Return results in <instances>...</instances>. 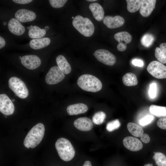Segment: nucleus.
Returning a JSON list of instances; mask_svg holds the SVG:
<instances>
[{
  "instance_id": "obj_1",
  "label": "nucleus",
  "mask_w": 166,
  "mask_h": 166,
  "mask_svg": "<svg viewBox=\"0 0 166 166\" xmlns=\"http://www.w3.org/2000/svg\"><path fill=\"white\" fill-rule=\"evenodd\" d=\"M45 128L42 123H38L34 125L29 132L26 136L24 144L27 148H34L42 141L44 136Z\"/></svg>"
},
{
  "instance_id": "obj_2",
  "label": "nucleus",
  "mask_w": 166,
  "mask_h": 166,
  "mask_svg": "<svg viewBox=\"0 0 166 166\" xmlns=\"http://www.w3.org/2000/svg\"><path fill=\"white\" fill-rule=\"evenodd\" d=\"M77 83L83 90L92 92L100 90L102 88L101 81L96 77L89 74L81 75L78 78Z\"/></svg>"
},
{
  "instance_id": "obj_3",
  "label": "nucleus",
  "mask_w": 166,
  "mask_h": 166,
  "mask_svg": "<svg viewBox=\"0 0 166 166\" xmlns=\"http://www.w3.org/2000/svg\"><path fill=\"white\" fill-rule=\"evenodd\" d=\"M55 146L59 157L63 160L69 161L74 157V149L68 140L64 138L58 139L56 142Z\"/></svg>"
},
{
  "instance_id": "obj_4",
  "label": "nucleus",
  "mask_w": 166,
  "mask_h": 166,
  "mask_svg": "<svg viewBox=\"0 0 166 166\" xmlns=\"http://www.w3.org/2000/svg\"><path fill=\"white\" fill-rule=\"evenodd\" d=\"M72 24L80 34L85 37H90L94 32V25L88 18L78 15L73 19Z\"/></svg>"
},
{
  "instance_id": "obj_5",
  "label": "nucleus",
  "mask_w": 166,
  "mask_h": 166,
  "mask_svg": "<svg viewBox=\"0 0 166 166\" xmlns=\"http://www.w3.org/2000/svg\"><path fill=\"white\" fill-rule=\"evenodd\" d=\"M8 85L15 95L20 98L24 99L28 96L29 91L25 84L18 78L15 77L10 78Z\"/></svg>"
},
{
  "instance_id": "obj_6",
  "label": "nucleus",
  "mask_w": 166,
  "mask_h": 166,
  "mask_svg": "<svg viewBox=\"0 0 166 166\" xmlns=\"http://www.w3.org/2000/svg\"><path fill=\"white\" fill-rule=\"evenodd\" d=\"M147 70L155 78L159 79L166 78V66L158 61H154L150 62Z\"/></svg>"
},
{
  "instance_id": "obj_7",
  "label": "nucleus",
  "mask_w": 166,
  "mask_h": 166,
  "mask_svg": "<svg viewBox=\"0 0 166 166\" xmlns=\"http://www.w3.org/2000/svg\"><path fill=\"white\" fill-rule=\"evenodd\" d=\"M93 55L98 61L108 65L112 66L116 62L115 56L109 51L105 49H97Z\"/></svg>"
},
{
  "instance_id": "obj_8",
  "label": "nucleus",
  "mask_w": 166,
  "mask_h": 166,
  "mask_svg": "<svg viewBox=\"0 0 166 166\" xmlns=\"http://www.w3.org/2000/svg\"><path fill=\"white\" fill-rule=\"evenodd\" d=\"M65 77L64 73L57 66H54L51 67L46 74L45 81L48 84L54 85L61 81Z\"/></svg>"
},
{
  "instance_id": "obj_9",
  "label": "nucleus",
  "mask_w": 166,
  "mask_h": 166,
  "mask_svg": "<svg viewBox=\"0 0 166 166\" xmlns=\"http://www.w3.org/2000/svg\"><path fill=\"white\" fill-rule=\"evenodd\" d=\"M14 107L12 101L6 94L0 95V111L6 115L12 114L14 111Z\"/></svg>"
},
{
  "instance_id": "obj_10",
  "label": "nucleus",
  "mask_w": 166,
  "mask_h": 166,
  "mask_svg": "<svg viewBox=\"0 0 166 166\" xmlns=\"http://www.w3.org/2000/svg\"><path fill=\"white\" fill-rule=\"evenodd\" d=\"M115 39L118 42L117 48L120 51H123L127 49V44L130 43L132 37L131 35L126 31H121L115 34Z\"/></svg>"
},
{
  "instance_id": "obj_11",
  "label": "nucleus",
  "mask_w": 166,
  "mask_h": 166,
  "mask_svg": "<svg viewBox=\"0 0 166 166\" xmlns=\"http://www.w3.org/2000/svg\"><path fill=\"white\" fill-rule=\"evenodd\" d=\"M21 61L23 65L30 70L38 68L41 63L40 58L34 55L24 56L22 57Z\"/></svg>"
},
{
  "instance_id": "obj_12",
  "label": "nucleus",
  "mask_w": 166,
  "mask_h": 166,
  "mask_svg": "<svg viewBox=\"0 0 166 166\" xmlns=\"http://www.w3.org/2000/svg\"><path fill=\"white\" fill-rule=\"evenodd\" d=\"M103 23L110 29H114L122 26L125 22L124 18L121 16L116 15L105 16L103 20Z\"/></svg>"
},
{
  "instance_id": "obj_13",
  "label": "nucleus",
  "mask_w": 166,
  "mask_h": 166,
  "mask_svg": "<svg viewBox=\"0 0 166 166\" xmlns=\"http://www.w3.org/2000/svg\"><path fill=\"white\" fill-rule=\"evenodd\" d=\"M124 147L130 151L136 152L141 150L143 148V144L138 139L132 136H127L123 140Z\"/></svg>"
},
{
  "instance_id": "obj_14",
  "label": "nucleus",
  "mask_w": 166,
  "mask_h": 166,
  "mask_svg": "<svg viewBox=\"0 0 166 166\" xmlns=\"http://www.w3.org/2000/svg\"><path fill=\"white\" fill-rule=\"evenodd\" d=\"M16 18L22 22H29L34 20L36 14L33 11L24 9L18 10L15 14Z\"/></svg>"
},
{
  "instance_id": "obj_15",
  "label": "nucleus",
  "mask_w": 166,
  "mask_h": 166,
  "mask_svg": "<svg viewBox=\"0 0 166 166\" xmlns=\"http://www.w3.org/2000/svg\"><path fill=\"white\" fill-rule=\"evenodd\" d=\"M156 0H141L139 12L143 17L149 16L155 8Z\"/></svg>"
},
{
  "instance_id": "obj_16",
  "label": "nucleus",
  "mask_w": 166,
  "mask_h": 166,
  "mask_svg": "<svg viewBox=\"0 0 166 166\" xmlns=\"http://www.w3.org/2000/svg\"><path fill=\"white\" fill-rule=\"evenodd\" d=\"M73 124L77 129L83 131L91 130L93 126L92 120L87 117L77 118L74 121Z\"/></svg>"
},
{
  "instance_id": "obj_17",
  "label": "nucleus",
  "mask_w": 166,
  "mask_h": 166,
  "mask_svg": "<svg viewBox=\"0 0 166 166\" xmlns=\"http://www.w3.org/2000/svg\"><path fill=\"white\" fill-rule=\"evenodd\" d=\"M8 28L11 33L17 36L22 35L25 30V27L20 22L15 18H12L9 20Z\"/></svg>"
},
{
  "instance_id": "obj_18",
  "label": "nucleus",
  "mask_w": 166,
  "mask_h": 166,
  "mask_svg": "<svg viewBox=\"0 0 166 166\" xmlns=\"http://www.w3.org/2000/svg\"><path fill=\"white\" fill-rule=\"evenodd\" d=\"M88 109L87 105L82 103L71 105L68 106L67 108V112L70 115L84 113L86 112Z\"/></svg>"
},
{
  "instance_id": "obj_19",
  "label": "nucleus",
  "mask_w": 166,
  "mask_h": 166,
  "mask_svg": "<svg viewBox=\"0 0 166 166\" xmlns=\"http://www.w3.org/2000/svg\"><path fill=\"white\" fill-rule=\"evenodd\" d=\"M89 7L96 20L100 21L103 20L104 11L101 5L97 3H92L89 5Z\"/></svg>"
},
{
  "instance_id": "obj_20",
  "label": "nucleus",
  "mask_w": 166,
  "mask_h": 166,
  "mask_svg": "<svg viewBox=\"0 0 166 166\" xmlns=\"http://www.w3.org/2000/svg\"><path fill=\"white\" fill-rule=\"evenodd\" d=\"M57 66L60 70L65 74L69 73L71 71V67L65 58L62 55L58 56L56 59Z\"/></svg>"
},
{
  "instance_id": "obj_21",
  "label": "nucleus",
  "mask_w": 166,
  "mask_h": 166,
  "mask_svg": "<svg viewBox=\"0 0 166 166\" xmlns=\"http://www.w3.org/2000/svg\"><path fill=\"white\" fill-rule=\"evenodd\" d=\"M50 42V39L49 38L33 39L30 42L29 45L32 49H38L48 46Z\"/></svg>"
},
{
  "instance_id": "obj_22",
  "label": "nucleus",
  "mask_w": 166,
  "mask_h": 166,
  "mask_svg": "<svg viewBox=\"0 0 166 166\" xmlns=\"http://www.w3.org/2000/svg\"><path fill=\"white\" fill-rule=\"evenodd\" d=\"M29 29L28 35L31 38H39L43 37L46 31L44 29H41L36 26H31Z\"/></svg>"
},
{
  "instance_id": "obj_23",
  "label": "nucleus",
  "mask_w": 166,
  "mask_h": 166,
  "mask_svg": "<svg viewBox=\"0 0 166 166\" xmlns=\"http://www.w3.org/2000/svg\"><path fill=\"white\" fill-rule=\"evenodd\" d=\"M122 79L124 84L126 86H135L138 84L136 76L132 73H126L123 77Z\"/></svg>"
},
{
  "instance_id": "obj_24",
  "label": "nucleus",
  "mask_w": 166,
  "mask_h": 166,
  "mask_svg": "<svg viewBox=\"0 0 166 166\" xmlns=\"http://www.w3.org/2000/svg\"><path fill=\"white\" fill-rule=\"evenodd\" d=\"M149 110L151 114L158 117H166V107L153 105L150 106Z\"/></svg>"
},
{
  "instance_id": "obj_25",
  "label": "nucleus",
  "mask_w": 166,
  "mask_h": 166,
  "mask_svg": "<svg viewBox=\"0 0 166 166\" xmlns=\"http://www.w3.org/2000/svg\"><path fill=\"white\" fill-rule=\"evenodd\" d=\"M129 132L133 136L137 137H140L144 133L143 128L138 124L133 122H129L127 125Z\"/></svg>"
},
{
  "instance_id": "obj_26",
  "label": "nucleus",
  "mask_w": 166,
  "mask_h": 166,
  "mask_svg": "<svg viewBox=\"0 0 166 166\" xmlns=\"http://www.w3.org/2000/svg\"><path fill=\"white\" fill-rule=\"evenodd\" d=\"M127 9L130 13H134L140 9L141 0H126Z\"/></svg>"
},
{
  "instance_id": "obj_27",
  "label": "nucleus",
  "mask_w": 166,
  "mask_h": 166,
  "mask_svg": "<svg viewBox=\"0 0 166 166\" xmlns=\"http://www.w3.org/2000/svg\"><path fill=\"white\" fill-rule=\"evenodd\" d=\"M152 158L157 166H166V156L160 152H154Z\"/></svg>"
},
{
  "instance_id": "obj_28",
  "label": "nucleus",
  "mask_w": 166,
  "mask_h": 166,
  "mask_svg": "<svg viewBox=\"0 0 166 166\" xmlns=\"http://www.w3.org/2000/svg\"><path fill=\"white\" fill-rule=\"evenodd\" d=\"M154 40L153 36L150 34H146L142 37L140 42L141 44L144 47H149L152 44Z\"/></svg>"
},
{
  "instance_id": "obj_29",
  "label": "nucleus",
  "mask_w": 166,
  "mask_h": 166,
  "mask_svg": "<svg viewBox=\"0 0 166 166\" xmlns=\"http://www.w3.org/2000/svg\"><path fill=\"white\" fill-rule=\"evenodd\" d=\"M106 116L105 113L103 111L96 112L92 117L93 122L96 124H101L103 122Z\"/></svg>"
},
{
  "instance_id": "obj_30",
  "label": "nucleus",
  "mask_w": 166,
  "mask_h": 166,
  "mask_svg": "<svg viewBox=\"0 0 166 166\" xmlns=\"http://www.w3.org/2000/svg\"><path fill=\"white\" fill-rule=\"evenodd\" d=\"M155 56L159 62L162 64H166V56L160 48H156L155 51Z\"/></svg>"
},
{
  "instance_id": "obj_31",
  "label": "nucleus",
  "mask_w": 166,
  "mask_h": 166,
  "mask_svg": "<svg viewBox=\"0 0 166 166\" xmlns=\"http://www.w3.org/2000/svg\"><path fill=\"white\" fill-rule=\"evenodd\" d=\"M121 125L118 119H116L108 122L106 124V128L109 132H112L118 128Z\"/></svg>"
},
{
  "instance_id": "obj_32",
  "label": "nucleus",
  "mask_w": 166,
  "mask_h": 166,
  "mask_svg": "<svg viewBox=\"0 0 166 166\" xmlns=\"http://www.w3.org/2000/svg\"><path fill=\"white\" fill-rule=\"evenodd\" d=\"M67 1V0H49L51 6L54 8H59L63 7Z\"/></svg>"
},
{
  "instance_id": "obj_33",
  "label": "nucleus",
  "mask_w": 166,
  "mask_h": 166,
  "mask_svg": "<svg viewBox=\"0 0 166 166\" xmlns=\"http://www.w3.org/2000/svg\"><path fill=\"white\" fill-rule=\"evenodd\" d=\"M154 119V117L152 115H146L140 120L139 124L142 126L146 125L150 123L153 121Z\"/></svg>"
},
{
  "instance_id": "obj_34",
  "label": "nucleus",
  "mask_w": 166,
  "mask_h": 166,
  "mask_svg": "<svg viewBox=\"0 0 166 166\" xmlns=\"http://www.w3.org/2000/svg\"><path fill=\"white\" fill-rule=\"evenodd\" d=\"M157 85L155 83H152L150 86L149 94L151 98L155 97L157 93Z\"/></svg>"
},
{
  "instance_id": "obj_35",
  "label": "nucleus",
  "mask_w": 166,
  "mask_h": 166,
  "mask_svg": "<svg viewBox=\"0 0 166 166\" xmlns=\"http://www.w3.org/2000/svg\"><path fill=\"white\" fill-rule=\"evenodd\" d=\"M157 125L160 128L166 130V117L160 118L157 121Z\"/></svg>"
},
{
  "instance_id": "obj_36",
  "label": "nucleus",
  "mask_w": 166,
  "mask_h": 166,
  "mask_svg": "<svg viewBox=\"0 0 166 166\" xmlns=\"http://www.w3.org/2000/svg\"><path fill=\"white\" fill-rule=\"evenodd\" d=\"M132 63L135 66L138 67H142L144 65L143 61L139 59H135L132 61Z\"/></svg>"
},
{
  "instance_id": "obj_37",
  "label": "nucleus",
  "mask_w": 166,
  "mask_h": 166,
  "mask_svg": "<svg viewBox=\"0 0 166 166\" xmlns=\"http://www.w3.org/2000/svg\"><path fill=\"white\" fill-rule=\"evenodd\" d=\"M141 141L145 143H148L150 141V138L149 135L146 133H143L140 137Z\"/></svg>"
},
{
  "instance_id": "obj_38",
  "label": "nucleus",
  "mask_w": 166,
  "mask_h": 166,
  "mask_svg": "<svg viewBox=\"0 0 166 166\" xmlns=\"http://www.w3.org/2000/svg\"><path fill=\"white\" fill-rule=\"evenodd\" d=\"M13 1L15 3L24 4L29 3L32 2L33 0H13Z\"/></svg>"
},
{
  "instance_id": "obj_39",
  "label": "nucleus",
  "mask_w": 166,
  "mask_h": 166,
  "mask_svg": "<svg viewBox=\"0 0 166 166\" xmlns=\"http://www.w3.org/2000/svg\"><path fill=\"white\" fill-rule=\"evenodd\" d=\"M160 48L166 56V42L162 43L160 45Z\"/></svg>"
},
{
  "instance_id": "obj_40",
  "label": "nucleus",
  "mask_w": 166,
  "mask_h": 166,
  "mask_svg": "<svg viewBox=\"0 0 166 166\" xmlns=\"http://www.w3.org/2000/svg\"><path fill=\"white\" fill-rule=\"evenodd\" d=\"M6 42L5 39L1 36L0 37V49L3 48L5 45Z\"/></svg>"
},
{
  "instance_id": "obj_41",
  "label": "nucleus",
  "mask_w": 166,
  "mask_h": 166,
  "mask_svg": "<svg viewBox=\"0 0 166 166\" xmlns=\"http://www.w3.org/2000/svg\"><path fill=\"white\" fill-rule=\"evenodd\" d=\"M82 166H92V165L90 161L87 160L84 162Z\"/></svg>"
},
{
  "instance_id": "obj_42",
  "label": "nucleus",
  "mask_w": 166,
  "mask_h": 166,
  "mask_svg": "<svg viewBox=\"0 0 166 166\" xmlns=\"http://www.w3.org/2000/svg\"><path fill=\"white\" fill-rule=\"evenodd\" d=\"M144 166H153V165L152 164H144Z\"/></svg>"
},
{
  "instance_id": "obj_43",
  "label": "nucleus",
  "mask_w": 166,
  "mask_h": 166,
  "mask_svg": "<svg viewBox=\"0 0 166 166\" xmlns=\"http://www.w3.org/2000/svg\"><path fill=\"white\" fill-rule=\"evenodd\" d=\"M49 27L48 26H47L45 27V29L46 31H48L49 30Z\"/></svg>"
},
{
  "instance_id": "obj_44",
  "label": "nucleus",
  "mask_w": 166,
  "mask_h": 166,
  "mask_svg": "<svg viewBox=\"0 0 166 166\" xmlns=\"http://www.w3.org/2000/svg\"><path fill=\"white\" fill-rule=\"evenodd\" d=\"M97 0H87V1L89 2H94L96 1Z\"/></svg>"
},
{
  "instance_id": "obj_45",
  "label": "nucleus",
  "mask_w": 166,
  "mask_h": 166,
  "mask_svg": "<svg viewBox=\"0 0 166 166\" xmlns=\"http://www.w3.org/2000/svg\"><path fill=\"white\" fill-rule=\"evenodd\" d=\"M6 22H3V25H6Z\"/></svg>"
},
{
  "instance_id": "obj_46",
  "label": "nucleus",
  "mask_w": 166,
  "mask_h": 166,
  "mask_svg": "<svg viewBox=\"0 0 166 166\" xmlns=\"http://www.w3.org/2000/svg\"><path fill=\"white\" fill-rule=\"evenodd\" d=\"M11 101H15V99H12Z\"/></svg>"
},
{
  "instance_id": "obj_47",
  "label": "nucleus",
  "mask_w": 166,
  "mask_h": 166,
  "mask_svg": "<svg viewBox=\"0 0 166 166\" xmlns=\"http://www.w3.org/2000/svg\"><path fill=\"white\" fill-rule=\"evenodd\" d=\"M22 58V57L21 56H20L19 57V59H21Z\"/></svg>"
},
{
  "instance_id": "obj_48",
  "label": "nucleus",
  "mask_w": 166,
  "mask_h": 166,
  "mask_svg": "<svg viewBox=\"0 0 166 166\" xmlns=\"http://www.w3.org/2000/svg\"><path fill=\"white\" fill-rule=\"evenodd\" d=\"M4 116H5L6 117H7V115H4Z\"/></svg>"
},
{
  "instance_id": "obj_49",
  "label": "nucleus",
  "mask_w": 166,
  "mask_h": 166,
  "mask_svg": "<svg viewBox=\"0 0 166 166\" xmlns=\"http://www.w3.org/2000/svg\"><path fill=\"white\" fill-rule=\"evenodd\" d=\"M72 18L73 19L74 18L73 17H72Z\"/></svg>"
}]
</instances>
